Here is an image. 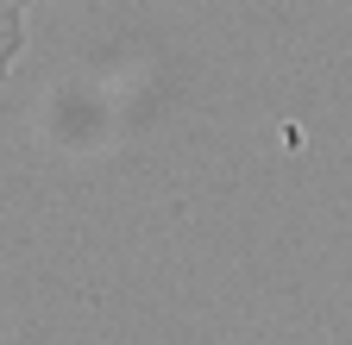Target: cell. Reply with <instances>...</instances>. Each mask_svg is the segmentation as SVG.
Instances as JSON below:
<instances>
[{
  "instance_id": "6da1fadb",
  "label": "cell",
  "mask_w": 352,
  "mask_h": 345,
  "mask_svg": "<svg viewBox=\"0 0 352 345\" xmlns=\"http://www.w3.org/2000/svg\"><path fill=\"white\" fill-rule=\"evenodd\" d=\"M19 51H25V0H0V82L13 75Z\"/></svg>"
}]
</instances>
